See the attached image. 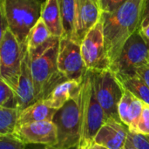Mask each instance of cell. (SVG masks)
<instances>
[{"label": "cell", "mask_w": 149, "mask_h": 149, "mask_svg": "<svg viewBox=\"0 0 149 149\" xmlns=\"http://www.w3.org/2000/svg\"><path fill=\"white\" fill-rule=\"evenodd\" d=\"M16 93L17 97L18 109L19 111L30 107L36 102L35 87L32 78V73L31 70L30 56L28 50L26 51L21 67V73L18 79L17 87L16 89Z\"/></svg>", "instance_id": "obj_14"}, {"label": "cell", "mask_w": 149, "mask_h": 149, "mask_svg": "<svg viewBox=\"0 0 149 149\" xmlns=\"http://www.w3.org/2000/svg\"><path fill=\"white\" fill-rule=\"evenodd\" d=\"M149 64V43L138 29L124 44L110 70L116 76H132Z\"/></svg>", "instance_id": "obj_6"}, {"label": "cell", "mask_w": 149, "mask_h": 149, "mask_svg": "<svg viewBox=\"0 0 149 149\" xmlns=\"http://www.w3.org/2000/svg\"><path fill=\"white\" fill-rule=\"evenodd\" d=\"M81 53L88 70L103 71L110 69L111 64L106 48L102 24L97 23L80 44Z\"/></svg>", "instance_id": "obj_9"}, {"label": "cell", "mask_w": 149, "mask_h": 149, "mask_svg": "<svg viewBox=\"0 0 149 149\" xmlns=\"http://www.w3.org/2000/svg\"><path fill=\"white\" fill-rule=\"evenodd\" d=\"M81 149H109V148H106V147H104V146H102V145H100V144H98V143H96V142L93 141V142H91V143H89V144L86 145L85 147H83Z\"/></svg>", "instance_id": "obj_30"}, {"label": "cell", "mask_w": 149, "mask_h": 149, "mask_svg": "<svg viewBox=\"0 0 149 149\" xmlns=\"http://www.w3.org/2000/svg\"><path fill=\"white\" fill-rule=\"evenodd\" d=\"M26 144L15 134L0 135V149H25Z\"/></svg>", "instance_id": "obj_24"}, {"label": "cell", "mask_w": 149, "mask_h": 149, "mask_svg": "<svg viewBox=\"0 0 149 149\" xmlns=\"http://www.w3.org/2000/svg\"><path fill=\"white\" fill-rule=\"evenodd\" d=\"M19 113L18 108L0 107V135L15 134Z\"/></svg>", "instance_id": "obj_22"}, {"label": "cell", "mask_w": 149, "mask_h": 149, "mask_svg": "<svg viewBox=\"0 0 149 149\" xmlns=\"http://www.w3.org/2000/svg\"><path fill=\"white\" fill-rule=\"evenodd\" d=\"M128 137L136 149H149V140L146 136L129 131Z\"/></svg>", "instance_id": "obj_27"}, {"label": "cell", "mask_w": 149, "mask_h": 149, "mask_svg": "<svg viewBox=\"0 0 149 149\" xmlns=\"http://www.w3.org/2000/svg\"><path fill=\"white\" fill-rule=\"evenodd\" d=\"M144 103L124 89L123 96L118 107L120 121L127 127L130 132H134L141 118Z\"/></svg>", "instance_id": "obj_15"}, {"label": "cell", "mask_w": 149, "mask_h": 149, "mask_svg": "<svg viewBox=\"0 0 149 149\" xmlns=\"http://www.w3.org/2000/svg\"><path fill=\"white\" fill-rule=\"evenodd\" d=\"M140 31H141V33L142 34V36L145 38V39L149 43V24L147 26L140 29Z\"/></svg>", "instance_id": "obj_32"}, {"label": "cell", "mask_w": 149, "mask_h": 149, "mask_svg": "<svg viewBox=\"0 0 149 149\" xmlns=\"http://www.w3.org/2000/svg\"><path fill=\"white\" fill-rule=\"evenodd\" d=\"M25 149H50L48 146L40 144H26Z\"/></svg>", "instance_id": "obj_31"}, {"label": "cell", "mask_w": 149, "mask_h": 149, "mask_svg": "<svg viewBox=\"0 0 149 149\" xmlns=\"http://www.w3.org/2000/svg\"><path fill=\"white\" fill-rule=\"evenodd\" d=\"M41 18L45 22L52 36L58 38H64V28L58 0H45Z\"/></svg>", "instance_id": "obj_18"}, {"label": "cell", "mask_w": 149, "mask_h": 149, "mask_svg": "<svg viewBox=\"0 0 149 149\" xmlns=\"http://www.w3.org/2000/svg\"><path fill=\"white\" fill-rule=\"evenodd\" d=\"M63 28L64 38L72 39L76 12V0H58Z\"/></svg>", "instance_id": "obj_20"}, {"label": "cell", "mask_w": 149, "mask_h": 149, "mask_svg": "<svg viewBox=\"0 0 149 149\" xmlns=\"http://www.w3.org/2000/svg\"><path fill=\"white\" fill-rule=\"evenodd\" d=\"M25 144L54 147L57 144V128L52 121L27 123L17 127L15 134Z\"/></svg>", "instance_id": "obj_11"}, {"label": "cell", "mask_w": 149, "mask_h": 149, "mask_svg": "<svg viewBox=\"0 0 149 149\" xmlns=\"http://www.w3.org/2000/svg\"><path fill=\"white\" fill-rule=\"evenodd\" d=\"M94 1H95L96 3H99V0H94Z\"/></svg>", "instance_id": "obj_34"}, {"label": "cell", "mask_w": 149, "mask_h": 149, "mask_svg": "<svg viewBox=\"0 0 149 149\" xmlns=\"http://www.w3.org/2000/svg\"><path fill=\"white\" fill-rule=\"evenodd\" d=\"M127 0H99L101 12H113L119 9Z\"/></svg>", "instance_id": "obj_26"}, {"label": "cell", "mask_w": 149, "mask_h": 149, "mask_svg": "<svg viewBox=\"0 0 149 149\" xmlns=\"http://www.w3.org/2000/svg\"><path fill=\"white\" fill-rule=\"evenodd\" d=\"M142 1L127 0L113 12H101L100 22L111 65L126 41L140 29Z\"/></svg>", "instance_id": "obj_1"}, {"label": "cell", "mask_w": 149, "mask_h": 149, "mask_svg": "<svg viewBox=\"0 0 149 149\" xmlns=\"http://www.w3.org/2000/svg\"><path fill=\"white\" fill-rule=\"evenodd\" d=\"M52 37V36L45 22L40 18L29 33L27 38V50L31 51L41 46Z\"/></svg>", "instance_id": "obj_21"}, {"label": "cell", "mask_w": 149, "mask_h": 149, "mask_svg": "<svg viewBox=\"0 0 149 149\" xmlns=\"http://www.w3.org/2000/svg\"><path fill=\"white\" fill-rule=\"evenodd\" d=\"M101 10L94 0H76L72 40L81 44L89 31L100 21Z\"/></svg>", "instance_id": "obj_12"}, {"label": "cell", "mask_w": 149, "mask_h": 149, "mask_svg": "<svg viewBox=\"0 0 149 149\" xmlns=\"http://www.w3.org/2000/svg\"><path fill=\"white\" fill-rule=\"evenodd\" d=\"M45 0H1L9 30L23 47H27L30 31L41 18Z\"/></svg>", "instance_id": "obj_4"}, {"label": "cell", "mask_w": 149, "mask_h": 149, "mask_svg": "<svg viewBox=\"0 0 149 149\" xmlns=\"http://www.w3.org/2000/svg\"><path fill=\"white\" fill-rule=\"evenodd\" d=\"M134 133L140 134L146 137L149 136V106L145 103L142 113L138 121Z\"/></svg>", "instance_id": "obj_25"}, {"label": "cell", "mask_w": 149, "mask_h": 149, "mask_svg": "<svg viewBox=\"0 0 149 149\" xmlns=\"http://www.w3.org/2000/svg\"><path fill=\"white\" fill-rule=\"evenodd\" d=\"M0 107H6V108L18 107L16 91L1 79H0Z\"/></svg>", "instance_id": "obj_23"}, {"label": "cell", "mask_w": 149, "mask_h": 149, "mask_svg": "<svg viewBox=\"0 0 149 149\" xmlns=\"http://www.w3.org/2000/svg\"><path fill=\"white\" fill-rule=\"evenodd\" d=\"M92 72L96 97L107 120L113 119L120 121L118 107L124 93L120 82L110 69L92 71Z\"/></svg>", "instance_id": "obj_7"}, {"label": "cell", "mask_w": 149, "mask_h": 149, "mask_svg": "<svg viewBox=\"0 0 149 149\" xmlns=\"http://www.w3.org/2000/svg\"><path fill=\"white\" fill-rule=\"evenodd\" d=\"M58 68L67 79L82 82L88 69L82 57L80 44L71 38H60Z\"/></svg>", "instance_id": "obj_10"}, {"label": "cell", "mask_w": 149, "mask_h": 149, "mask_svg": "<svg viewBox=\"0 0 149 149\" xmlns=\"http://www.w3.org/2000/svg\"><path fill=\"white\" fill-rule=\"evenodd\" d=\"M82 136L80 148L93 141L94 137L107 120L95 93L93 72L87 70L81 82Z\"/></svg>", "instance_id": "obj_5"}, {"label": "cell", "mask_w": 149, "mask_h": 149, "mask_svg": "<svg viewBox=\"0 0 149 149\" xmlns=\"http://www.w3.org/2000/svg\"><path fill=\"white\" fill-rule=\"evenodd\" d=\"M59 41L52 36L41 46L28 51L36 101L46 99L55 86L67 79L58 68Z\"/></svg>", "instance_id": "obj_2"}, {"label": "cell", "mask_w": 149, "mask_h": 149, "mask_svg": "<svg viewBox=\"0 0 149 149\" xmlns=\"http://www.w3.org/2000/svg\"><path fill=\"white\" fill-rule=\"evenodd\" d=\"M149 24V0H143L141 6L140 29L147 26Z\"/></svg>", "instance_id": "obj_28"}, {"label": "cell", "mask_w": 149, "mask_h": 149, "mask_svg": "<svg viewBox=\"0 0 149 149\" xmlns=\"http://www.w3.org/2000/svg\"><path fill=\"white\" fill-rule=\"evenodd\" d=\"M129 130L121 121L107 120L100 127L93 141L109 149H123L128 139Z\"/></svg>", "instance_id": "obj_13"}, {"label": "cell", "mask_w": 149, "mask_h": 149, "mask_svg": "<svg viewBox=\"0 0 149 149\" xmlns=\"http://www.w3.org/2000/svg\"><path fill=\"white\" fill-rule=\"evenodd\" d=\"M80 86L81 82L66 79L55 86L45 100L51 107L58 110L79 91Z\"/></svg>", "instance_id": "obj_17"}, {"label": "cell", "mask_w": 149, "mask_h": 149, "mask_svg": "<svg viewBox=\"0 0 149 149\" xmlns=\"http://www.w3.org/2000/svg\"><path fill=\"white\" fill-rule=\"evenodd\" d=\"M136 74L147 84L149 87V64L146 65L136 71Z\"/></svg>", "instance_id": "obj_29"}, {"label": "cell", "mask_w": 149, "mask_h": 149, "mask_svg": "<svg viewBox=\"0 0 149 149\" xmlns=\"http://www.w3.org/2000/svg\"><path fill=\"white\" fill-rule=\"evenodd\" d=\"M147 138H148V140H149V136H148V137H147Z\"/></svg>", "instance_id": "obj_35"}, {"label": "cell", "mask_w": 149, "mask_h": 149, "mask_svg": "<svg viewBox=\"0 0 149 149\" xmlns=\"http://www.w3.org/2000/svg\"><path fill=\"white\" fill-rule=\"evenodd\" d=\"M116 77L126 91L129 92L138 100L149 106V87L137 74Z\"/></svg>", "instance_id": "obj_19"}, {"label": "cell", "mask_w": 149, "mask_h": 149, "mask_svg": "<svg viewBox=\"0 0 149 149\" xmlns=\"http://www.w3.org/2000/svg\"><path fill=\"white\" fill-rule=\"evenodd\" d=\"M123 149H136L135 147L134 146V144L132 143L131 140L129 139V137H128V139H127V141L126 142V145H125V147H124Z\"/></svg>", "instance_id": "obj_33"}, {"label": "cell", "mask_w": 149, "mask_h": 149, "mask_svg": "<svg viewBox=\"0 0 149 149\" xmlns=\"http://www.w3.org/2000/svg\"><path fill=\"white\" fill-rule=\"evenodd\" d=\"M57 128V144L50 149H79L82 136L81 86L79 91L69 100L53 118Z\"/></svg>", "instance_id": "obj_3"}, {"label": "cell", "mask_w": 149, "mask_h": 149, "mask_svg": "<svg viewBox=\"0 0 149 149\" xmlns=\"http://www.w3.org/2000/svg\"><path fill=\"white\" fill-rule=\"evenodd\" d=\"M58 110L51 107L45 100H38L30 107L20 111L17 126L27 123L52 121Z\"/></svg>", "instance_id": "obj_16"}, {"label": "cell", "mask_w": 149, "mask_h": 149, "mask_svg": "<svg viewBox=\"0 0 149 149\" xmlns=\"http://www.w3.org/2000/svg\"><path fill=\"white\" fill-rule=\"evenodd\" d=\"M26 51L27 47H23L10 30L0 37V79L15 91Z\"/></svg>", "instance_id": "obj_8"}]
</instances>
